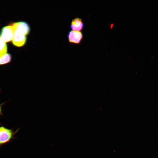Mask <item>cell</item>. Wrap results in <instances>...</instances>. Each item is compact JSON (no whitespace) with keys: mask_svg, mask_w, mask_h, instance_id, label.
Masks as SVG:
<instances>
[{"mask_svg":"<svg viewBox=\"0 0 158 158\" xmlns=\"http://www.w3.org/2000/svg\"><path fill=\"white\" fill-rule=\"evenodd\" d=\"M13 28L14 31L13 37L12 40L13 44L18 47L23 46L26 42L27 39L26 36L18 30Z\"/></svg>","mask_w":158,"mask_h":158,"instance_id":"obj_1","label":"cell"},{"mask_svg":"<svg viewBox=\"0 0 158 158\" xmlns=\"http://www.w3.org/2000/svg\"><path fill=\"white\" fill-rule=\"evenodd\" d=\"M13 135L12 130L3 126L0 127V145L9 142Z\"/></svg>","mask_w":158,"mask_h":158,"instance_id":"obj_2","label":"cell"},{"mask_svg":"<svg viewBox=\"0 0 158 158\" xmlns=\"http://www.w3.org/2000/svg\"><path fill=\"white\" fill-rule=\"evenodd\" d=\"M14 31L11 24L3 28L0 34V38L5 42L11 41L13 37Z\"/></svg>","mask_w":158,"mask_h":158,"instance_id":"obj_3","label":"cell"},{"mask_svg":"<svg viewBox=\"0 0 158 158\" xmlns=\"http://www.w3.org/2000/svg\"><path fill=\"white\" fill-rule=\"evenodd\" d=\"M68 37L70 42L78 44L80 43L83 38V35L80 31L72 30L68 33Z\"/></svg>","mask_w":158,"mask_h":158,"instance_id":"obj_4","label":"cell"},{"mask_svg":"<svg viewBox=\"0 0 158 158\" xmlns=\"http://www.w3.org/2000/svg\"><path fill=\"white\" fill-rule=\"evenodd\" d=\"M13 28L16 29L25 35H28L30 31V27L28 24L25 22H19L11 24Z\"/></svg>","mask_w":158,"mask_h":158,"instance_id":"obj_5","label":"cell"},{"mask_svg":"<svg viewBox=\"0 0 158 158\" xmlns=\"http://www.w3.org/2000/svg\"><path fill=\"white\" fill-rule=\"evenodd\" d=\"M84 26L82 19L77 17L72 20L70 28L73 30L80 31L83 29Z\"/></svg>","mask_w":158,"mask_h":158,"instance_id":"obj_6","label":"cell"},{"mask_svg":"<svg viewBox=\"0 0 158 158\" xmlns=\"http://www.w3.org/2000/svg\"><path fill=\"white\" fill-rule=\"evenodd\" d=\"M11 56L9 54H0V65L9 63L11 61Z\"/></svg>","mask_w":158,"mask_h":158,"instance_id":"obj_7","label":"cell"},{"mask_svg":"<svg viewBox=\"0 0 158 158\" xmlns=\"http://www.w3.org/2000/svg\"><path fill=\"white\" fill-rule=\"evenodd\" d=\"M7 51V45L6 43L0 37V54H6Z\"/></svg>","mask_w":158,"mask_h":158,"instance_id":"obj_8","label":"cell"},{"mask_svg":"<svg viewBox=\"0 0 158 158\" xmlns=\"http://www.w3.org/2000/svg\"><path fill=\"white\" fill-rule=\"evenodd\" d=\"M1 106L0 105V115H1Z\"/></svg>","mask_w":158,"mask_h":158,"instance_id":"obj_9","label":"cell"}]
</instances>
